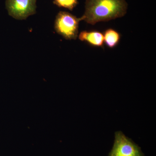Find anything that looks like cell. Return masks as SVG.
Wrapping results in <instances>:
<instances>
[{
  "label": "cell",
  "instance_id": "cell-4",
  "mask_svg": "<svg viewBox=\"0 0 156 156\" xmlns=\"http://www.w3.org/2000/svg\"><path fill=\"white\" fill-rule=\"evenodd\" d=\"M37 0H6L9 15L19 20L27 19L36 12Z\"/></svg>",
  "mask_w": 156,
  "mask_h": 156
},
{
  "label": "cell",
  "instance_id": "cell-3",
  "mask_svg": "<svg viewBox=\"0 0 156 156\" xmlns=\"http://www.w3.org/2000/svg\"><path fill=\"white\" fill-rule=\"evenodd\" d=\"M108 156H144L141 148L122 131L115 133V140Z\"/></svg>",
  "mask_w": 156,
  "mask_h": 156
},
{
  "label": "cell",
  "instance_id": "cell-1",
  "mask_svg": "<svg viewBox=\"0 0 156 156\" xmlns=\"http://www.w3.org/2000/svg\"><path fill=\"white\" fill-rule=\"evenodd\" d=\"M127 8L126 0H86L85 13L80 18L94 25L123 17Z\"/></svg>",
  "mask_w": 156,
  "mask_h": 156
},
{
  "label": "cell",
  "instance_id": "cell-6",
  "mask_svg": "<svg viewBox=\"0 0 156 156\" xmlns=\"http://www.w3.org/2000/svg\"><path fill=\"white\" fill-rule=\"evenodd\" d=\"M103 35L105 43L108 48L112 49L119 44L121 35L117 31L113 29H108L105 31Z\"/></svg>",
  "mask_w": 156,
  "mask_h": 156
},
{
  "label": "cell",
  "instance_id": "cell-7",
  "mask_svg": "<svg viewBox=\"0 0 156 156\" xmlns=\"http://www.w3.org/2000/svg\"><path fill=\"white\" fill-rule=\"evenodd\" d=\"M53 4L59 8H63L73 11L77 5L78 0H54Z\"/></svg>",
  "mask_w": 156,
  "mask_h": 156
},
{
  "label": "cell",
  "instance_id": "cell-5",
  "mask_svg": "<svg viewBox=\"0 0 156 156\" xmlns=\"http://www.w3.org/2000/svg\"><path fill=\"white\" fill-rule=\"evenodd\" d=\"M79 38L93 47H102L104 43L103 34L98 30L83 31L79 34Z\"/></svg>",
  "mask_w": 156,
  "mask_h": 156
},
{
  "label": "cell",
  "instance_id": "cell-2",
  "mask_svg": "<svg viewBox=\"0 0 156 156\" xmlns=\"http://www.w3.org/2000/svg\"><path fill=\"white\" fill-rule=\"evenodd\" d=\"M80 17L77 18L68 12L60 11L56 15L54 28L56 32L67 40H76L79 32Z\"/></svg>",
  "mask_w": 156,
  "mask_h": 156
}]
</instances>
